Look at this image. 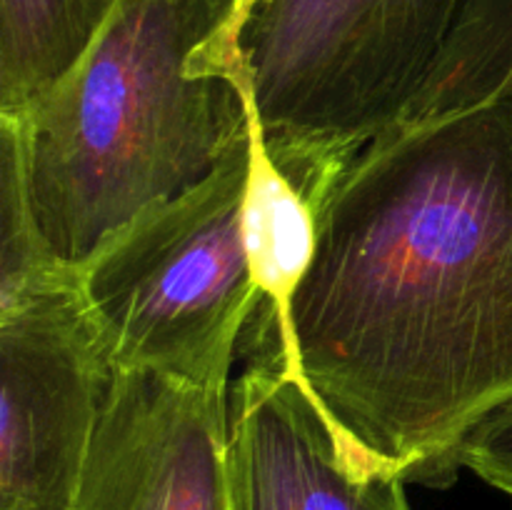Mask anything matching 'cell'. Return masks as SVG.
Instances as JSON below:
<instances>
[{
    "instance_id": "1",
    "label": "cell",
    "mask_w": 512,
    "mask_h": 510,
    "mask_svg": "<svg viewBox=\"0 0 512 510\" xmlns=\"http://www.w3.org/2000/svg\"><path fill=\"white\" fill-rule=\"evenodd\" d=\"M248 330L278 340L360 473L448 488L512 398V83L370 140L283 313Z\"/></svg>"
},
{
    "instance_id": "3",
    "label": "cell",
    "mask_w": 512,
    "mask_h": 510,
    "mask_svg": "<svg viewBox=\"0 0 512 510\" xmlns=\"http://www.w3.org/2000/svg\"><path fill=\"white\" fill-rule=\"evenodd\" d=\"M465 0H238L215 43L243 75L268 158L323 200L423 90Z\"/></svg>"
},
{
    "instance_id": "4",
    "label": "cell",
    "mask_w": 512,
    "mask_h": 510,
    "mask_svg": "<svg viewBox=\"0 0 512 510\" xmlns=\"http://www.w3.org/2000/svg\"><path fill=\"white\" fill-rule=\"evenodd\" d=\"M253 128L213 173L105 240L78 265L85 303L118 370L230 388L263 303L245 228Z\"/></svg>"
},
{
    "instance_id": "7",
    "label": "cell",
    "mask_w": 512,
    "mask_h": 510,
    "mask_svg": "<svg viewBox=\"0 0 512 510\" xmlns=\"http://www.w3.org/2000/svg\"><path fill=\"white\" fill-rule=\"evenodd\" d=\"M228 390L115 368L73 510H233Z\"/></svg>"
},
{
    "instance_id": "11",
    "label": "cell",
    "mask_w": 512,
    "mask_h": 510,
    "mask_svg": "<svg viewBox=\"0 0 512 510\" xmlns=\"http://www.w3.org/2000/svg\"><path fill=\"white\" fill-rule=\"evenodd\" d=\"M65 265L35 215L25 118L0 115V303Z\"/></svg>"
},
{
    "instance_id": "6",
    "label": "cell",
    "mask_w": 512,
    "mask_h": 510,
    "mask_svg": "<svg viewBox=\"0 0 512 510\" xmlns=\"http://www.w3.org/2000/svg\"><path fill=\"white\" fill-rule=\"evenodd\" d=\"M228 390L233 510H410L405 480L360 473L273 335H248Z\"/></svg>"
},
{
    "instance_id": "12",
    "label": "cell",
    "mask_w": 512,
    "mask_h": 510,
    "mask_svg": "<svg viewBox=\"0 0 512 510\" xmlns=\"http://www.w3.org/2000/svg\"><path fill=\"white\" fill-rule=\"evenodd\" d=\"M458 463L512 498V398L470 428L460 443Z\"/></svg>"
},
{
    "instance_id": "8",
    "label": "cell",
    "mask_w": 512,
    "mask_h": 510,
    "mask_svg": "<svg viewBox=\"0 0 512 510\" xmlns=\"http://www.w3.org/2000/svg\"><path fill=\"white\" fill-rule=\"evenodd\" d=\"M118 0H0V115L25 113L88 50Z\"/></svg>"
},
{
    "instance_id": "2",
    "label": "cell",
    "mask_w": 512,
    "mask_h": 510,
    "mask_svg": "<svg viewBox=\"0 0 512 510\" xmlns=\"http://www.w3.org/2000/svg\"><path fill=\"white\" fill-rule=\"evenodd\" d=\"M238 0H118L73 68L25 113L40 230L83 265L138 215L208 178L253 100L215 35Z\"/></svg>"
},
{
    "instance_id": "9",
    "label": "cell",
    "mask_w": 512,
    "mask_h": 510,
    "mask_svg": "<svg viewBox=\"0 0 512 510\" xmlns=\"http://www.w3.org/2000/svg\"><path fill=\"white\" fill-rule=\"evenodd\" d=\"M315 213L318 205L308 190L300 188L268 158L263 130L255 118L245 228L255 278L263 290L260 308L265 313H283L290 293L303 278L313 255Z\"/></svg>"
},
{
    "instance_id": "10",
    "label": "cell",
    "mask_w": 512,
    "mask_h": 510,
    "mask_svg": "<svg viewBox=\"0 0 512 510\" xmlns=\"http://www.w3.org/2000/svg\"><path fill=\"white\" fill-rule=\"evenodd\" d=\"M512 83V0H465L460 18L405 118L440 113Z\"/></svg>"
},
{
    "instance_id": "5",
    "label": "cell",
    "mask_w": 512,
    "mask_h": 510,
    "mask_svg": "<svg viewBox=\"0 0 512 510\" xmlns=\"http://www.w3.org/2000/svg\"><path fill=\"white\" fill-rule=\"evenodd\" d=\"M113 380L75 265L0 303V510H73Z\"/></svg>"
}]
</instances>
